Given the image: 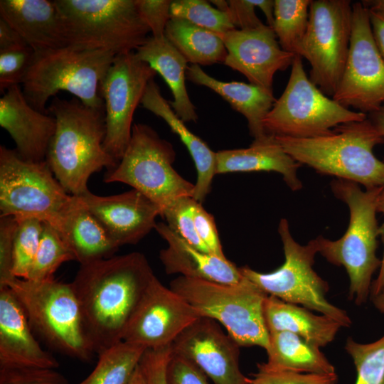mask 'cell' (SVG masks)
Listing matches in <instances>:
<instances>
[{
  "label": "cell",
  "mask_w": 384,
  "mask_h": 384,
  "mask_svg": "<svg viewBox=\"0 0 384 384\" xmlns=\"http://www.w3.org/2000/svg\"><path fill=\"white\" fill-rule=\"evenodd\" d=\"M154 276L146 257L138 252L80 265L71 284L95 353L122 341L125 328Z\"/></svg>",
  "instance_id": "1"
},
{
  "label": "cell",
  "mask_w": 384,
  "mask_h": 384,
  "mask_svg": "<svg viewBox=\"0 0 384 384\" xmlns=\"http://www.w3.org/2000/svg\"><path fill=\"white\" fill-rule=\"evenodd\" d=\"M47 111L55 117L56 126L46 161L65 190L80 196L89 191L87 183L93 174L117 164L103 147L105 110L88 107L76 97H55Z\"/></svg>",
  "instance_id": "2"
},
{
  "label": "cell",
  "mask_w": 384,
  "mask_h": 384,
  "mask_svg": "<svg viewBox=\"0 0 384 384\" xmlns=\"http://www.w3.org/2000/svg\"><path fill=\"white\" fill-rule=\"evenodd\" d=\"M274 137L294 160L319 174L353 181L366 188L384 186V161L373 154L374 147L383 144L384 138L368 119L340 124L317 137Z\"/></svg>",
  "instance_id": "3"
},
{
  "label": "cell",
  "mask_w": 384,
  "mask_h": 384,
  "mask_svg": "<svg viewBox=\"0 0 384 384\" xmlns=\"http://www.w3.org/2000/svg\"><path fill=\"white\" fill-rule=\"evenodd\" d=\"M331 188L335 197L348 206L349 224L338 240L316 237L319 253L330 263L345 268L350 280L349 297L361 305L368 299L372 277L381 265L376 255L380 235L376 213L383 187L363 191L355 182L336 178Z\"/></svg>",
  "instance_id": "4"
},
{
  "label": "cell",
  "mask_w": 384,
  "mask_h": 384,
  "mask_svg": "<svg viewBox=\"0 0 384 384\" xmlns=\"http://www.w3.org/2000/svg\"><path fill=\"white\" fill-rule=\"evenodd\" d=\"M116 55L97 49L67 45L35 52L22 82L28 103L48 113L46 105L59 91H67L84 105L105 110L100 83Z\"/></svg>",
  "instance_id": "5"
},
{
  "label": "cell",
  "mask_w": 384,
  "mask_h": 384,
  "mask_svg": "<svg viewBox=\"0 0 384 384\" xmlns=\"http://www.w3.org/2000/svg\"><path fill=\"white\" fill-rule=\"evenodd\" d=\"M170 288L200 315L221 324L240 346L267 349L269 331L264 317L267 294L244 277L235 284L179 276Z\"/></svg>",
  "instance_id": "6"
},
{
  "label": "cell",
  "mask_w": 384,
  "mask_h": 384,
  "mask_svg": "<svg viewBox=\"0 0 384 384\" xmlns=\"http://www.w3.org/2000/svg\"><path fill=\"white\" fill-rule=\"evenodd\" d=\"M9 287L22 304L34 329L58 352L88 361L95 353L71 283L54 278L33 282L14 277Z\"/></svg>",
  "instance_id": "7"
},
{
  "label": "cell",
  "mask_w": 384,
  "mask_h": 384,
  "mask_svg": "<svg viewBox=\"0 0 384 384\" xmlns=\"http://www.w3.org/2000/svg\"><path fill=\"white\" fill-rule=\"evenodd\" d=\"M68 45L116 55L134 52L150 29L135 0H55Z\"/></svg>",
  "instance_id": "8"
},
{
  "label": "cell",
  "mask_w": 384,
  "mask_h": 384,
  "mask_svg": "<svg viewBox=\"0 0 384 384\" xmlns=\"http://www.w3.org/2000/svg\"><path fill=\"white\" fill-rule=\"evenodd\" d=\"M176 152L150 126L133 124L128 146L117 166L105 173V183L127 184L154 202L162 212L178 198L193 196L195 184L174 168Z\"/></svg>",
  "instance_id": "9"
},
{
  "label": "cell",
  "mask_w": 384,
  "mask_h": 384,
  "mask_svg": "<svg viewBox=\"0 0 384 384\" xmlns=\"http://www.w3.org/2000/svg\"><path fill=\"white\" fill-rule=\"evenodd\" d=\"M75 201L46 161H28L0 146V216L35 218L58 230Z\"/></svg>",
  "instance_id": "10"
},
{
  "label": "cell",
  "mask_w": 384,
  "mask_h": 384,
  "mask_svg": "<svg viewBox=\"0 0 384 384\" xmlns=\"http://www.w3.org/2000/svg\"><path fill=\"white\" fill-rule=\"evenodd\" d=\"M287 86L264 119L270 135L297 139L331 133L345 123L362 121L366 114L352 111L329 98L307 77L302 57L295 55Z\"/></svg>",
  "instance_id": "11"
},
{
  "label": "cell",
  "mask_w": 384,
  "mask_h": 384,
  "mask_svg": "<svg viewBox=\"0 0 384 384\" xmlns=\"http://www.w3.org/2000/svg\"><path fill=\"white\" fill-rule=\"evenodd\" d=\"M278 233L283 245L284 263L270 273L259 272L247 266L241 267L242 276L267 295L301 304L336 321L341 326H350L351 320L346 311L327 300L329 284L313 269L315 255L319 252L316 239L305 245L299 244L293 238L285 218L280 220Z\"/></svg>",
  "instance_id": "12"
},
{
  "label": "cell",
  "mask_w": 384,
  "mask_h": 384,
  "mask_svg": "<svg viewBox=\"0 0 384 384\" xmlns=\"http://www.w3.org/2000/svg\"><path fill=\"white\" fill-rule=\"evenodd\" d=\"M352 3L314 0L299 56L310 63V80L326 96H334L341 81L350 46Z\"/></svg>",
  "instance_id": "13"
},
{
  "label": "cell",
  "mask_w": 384,
  "mask_h": 384,
  "mask_svg": "<svg viewBox=\"0 0 384 384\" xmlns=\"http://www.w3.org/2000/svg\"><path fill=\"white\" fill-rule=\"evenodd\" d=\"M157 73L134 52L119 54L100 83L105 106V150L117 162L130 141L133 116Z\"/></svg>",
  "instance_id": "14"
},
{
  "label": "cell",
  "mask_w": 384,
  "mask_h": 384,
  "mask_svg": "<svg viewBox=\"0 0 384 384\" xmlns=\"http://www.w3.org/2000/svg\"><path fill=\"white\" fill-rule=\"evenodd\" d=\"M332 99L365 114L384 105V60L373 38L368 9L362 2L352 3L348 55Z\"/></svg>",
  "instance_id": "15"
},
{
  "label": "cell",
  "mask_w": 384,
  "mask_h": 384,
  "mask_svg": "<svg viewBox=\"0 0 384 384\" xmlns=\"http://www.w3.org/2000/svg\"><path fill=\"white\" fill-rule=\"evenodd\" d=\"M200 317L188 302L154 276L125 328L122 341L146 349L169 346Z\"/></svg>",
  "instance_id": "16"
},
{
  "label": "cell",
  "mask_w": 384,
  "mask_h": 384,
  "mask_svg": "<svg viewBox=\"0 0 384 384\" xmlns=\"http://www.w3.org/2000/svg\"><path fill=\"white\" fill-rule=\"evenodd\" d=\"M240 346L218 322L200 317L171 343L172 351L202 370L215 384H250L239 366Z\"/></svg>",
  "instance_id": "17"
},
{
  "label": "cell",
  "mask_w": 384,
  "mask_h": 384,
  "mask_svg": "<svg viewBox=\"0 0 384 384\" xmlns=\"http://www.w3.org/2000/svg\"><path fill=\"white\" fill-rule=\"evenodd\" d=\"M218 36L228 53L224 64L244 75L250 83L267 90L273 91L275 73L287 69L295 57L281 48L274 30L267 25L235 28Z\"/></svg>",
  "instance_id": "18"
},
{
  "label": "cell",
  "mask_w": 384,
  "mask_h": 384,
  "mask_svg": "<svg viewBox=\"0 0 384 384\" xmlns=\"http://www.w3.org/2000/svg\"><path fill=\"white\" fill-rule=\"evenodd\" d=\"M78 197L118 247L140 241L155 229L161 213L158 205L134 188L105 196L89 191Z\"/></svg>",
  "instance_id": "19"
},
{
  "label": "cell",
  "mask_w": 384,
  "mask_h": 384,
  "mask_svg": "<svg viewBox=\"0 0 384 384\" xmlns=\"http://www.w3.org/2000/svg\"><path fill=\"white\" fill-rule=\"evenodd\" d=\"M0 126L10 134L22 159L46 161L55 131V119L33 107L19 85L7 89L0 98Z\"/></svg>",
  "instance_id": "20"
},
{
  "label": "cell",
  "mask_w": 384,
  "mask_h": 384,
  "mask_svg": "<svg viewBox=\"0 0 384 384\" xmlns=\"http://www.w3.org/2000/svg\"><path fill=\"white\" fill-rule=\"evenodd\" d=\"M58 366L55 358L35 338L28 316L13 291L0 287V367Z\"/></svg>",
  "instance_id": "21"
},
{
  "label": "cell",
  "mask_w": 384,
  "mask_h": 384,
  "mask_svg": "<svg viewBox=\"0 0 384 384\" xmlns=\"http://www.w3.org/2000/svg\"><path fill=\"white\" fill-rule=\"evenodd\" d=\"M155 230L167 243V247L159 253L167 274H180L188 278L228 284H238L243 279L240 267L226 257L196 249L166 223H157Z\"/></svg>",
  "instance_id": "22"
},
{
  "label": "cell",
  "mask_w": 384,
  "mask_h": 384,
  "mask_svg": "<svg viewBox=\"0 0 384 384\" xmlns=\"http://www.w3.org/2000/svg\"><path fill=\"white\" fill-rule=\"evenodd\" d=\"M0 17L34 52L68 45L64 24L55 1L1 0Z\"/></svg>",
  "instance_id": "23"
},
{
  "label": "cell",
  "mask_w": 384,
  "mask_h": 384,
  "mask_svg": "<svg viewBox=\"0 0 384 384\" xmlns=\"http://www.w3.org/2000/svg\"><path fill=\"white\" fill-rule=\"evenodd\" d=\"M186 78L194 84L212 90L242 114L247 119L253 141H264L270 137L263 122L276 101L273 91L251 83L218 80L207 74L198 65L188 67Z\"/></svg>",
  "instance_id": "24"
},
{
  "label": "cell",
  "mask_w": 384,
  "mask_h": 384,
  "mask_svg": "<svg viewBox=\"0 0 384 384\" xmlns=\"http://www.w3.org/2000/svg\"><path fill=\"white\" fill-rule=\"evenodd\" d=\"M215 174L232 172L274 171L293 191H299L302 183L297 176L301 164L287 154L273 135L264 141H253L248 148L220 150L215 152Z\"/></svg>",
  "instance_id": "25"
},
{
  "label": "cell",
  "mask_w": 384,
  "mask_h": 384,
  "mask_svg": "<svg viewBox=\"0 0 384 384\" xmlns=\"http://www.w3.org/2000/svg\"><path fill=\"white\" fill-rule=\"evenodd\" d=\"M141 104L143 107L163 119L186 146L197 174L193 198L202 203L210 193L213 177L216 175L215 152L187 128L185 122L174 112L169 102L163 97L154 79L149 82Z\"/></svg>",
  "instance_id": "26"
},
{
  "label": "cell",
  "mask_w": 384,
  "mask_h": 384,
  "mask_svg": "<svg viewBox=\"0 0 384 384\" xmlns=\"http://www.w3.org/2000/svg\"><path fill=\"white\" fill-rule=\"evenodd\" d=\"M136 56L159 73L169 87L173 100L169 103L184 122H196L198 114L186 85L188 62L164 37H149L135 51Z\"/></svg>",
  "instance_id": "27"
},
{
  "label": "cell",
  "mask_w": 384,
  "mask_h": 384,
  "mask_svg": "<svg viewBox=\"0 0 384 384\" xmlns=\"http://www.w3.org/2000/svg\"><path fill=\"white\" fill-rule=\"evenodd\" d=\"M263 310L269 332H291L319 348L331 343L342 327L325 315H316L305 307L272 295L265 298Z\"/></svg>",
  "instance_id": "28"
},
{
  "label": "cell",
  "mask_w": 384,
  "mask_h": 384,
  "mask_svg": "<svg viewBox=\"0 0 384 384\" xmlns=\"http://www.w3.org/2000/svg\"><path fill=\"white\" fill-rule=\"evenodd\" d=\"M57 231L80 265L112 257L119 248L78 196Z\"/></svg>",
  "instance_id": "29"
},
{
  "label": "cell",
  "mask_w": 384,
  "mask_h": 384,
  "mask_svg": "<svg viewBox=\"0 0 384 384\" xmlns=\"http://www.w3.org/2000/svg\"><path fill=\"white\" fill-rule=\"evenodd\" d=\"M269 366L299 373H336L320 348L288 331H270L266 349Z\"/></svg>",
  "instance_id": "30"
},
{
  "label": "cell",
  "mask_w": 384,
  "mask_h": 384,
  "mask_svg": "<svg viewBox=\"0 0 384 384\" xmlns=\"http://www.w3.org/2000/svg\"><path fill=\"white\" fill-rule=\"evenodd\" d=\"M164 36L191 65L224 63L228 54L223 41L216 34L186 19L171 17Z\"/></svg>",
  "instance_id": "31"
},
{
  "label": "cell",
  "mask_w": 384,
  "mask_h": 384,
  "mask_svg": "<svg viewBox=\"0 0 384 384\" xmlns=\"http://www.w3.org/2000/svg\"><path fill=\"white\" fill-rule=\"evenodd\" d=\"M146 348L120 341L99 354L93 370L78 384H127Z\"/></svg>",
  "instance_id": "32"
},
{
  "label": "cell",
  "mask_w": 384,
  "mask_h": 384,
  "mask_svg": "<svg viewBox=\"0 0 384 384\" xmlns=\"http://www.w3.org/2000/svg\"><path fill=\"white\" fill-rule=\"evenodd\" d=\"M311 0H274L273 30L281 48L299 55L306 35Z\"/></svg>",
  "instance_id": "33"
},
{
  "label": "cell",
  "mask_w": 384,
  "mask_h": 384,
  "mask_svg": "<svg viewBox=\"0 0 384 384\" xmlns=\"http://www.w3.org/2000/svg\"><path fill=\"white\" fill-rule=\"evenodd\" d=\"M72 260L75 257L57 230L43 223L40 244L26 279L43 282L53 279L63 263Z\"/></svg>",
  "instance_id": "34"
},
{
  "label": "cell",
  "mask_w": 384,
  "mask_h": 384,
  "mask_svg": "<svg viewBox=\"0 0 384 384\" xmlns=\"http://www.w3.org/2000/svg\"><path fill=\"white\" fill-rule=\"evenodd\" d=\"M345 349L356 366L355 384H384V335L370 343L348 338Z\"/></svg>",
  "instance_id": "35"
},
{
  "label": "cell",
  "mask_w": 384,
  "mask_h": 384,
  "mask_svg": "<svg viewBox=\"0 0 384 384\" xmlns=\"http://www.w3.org/2000/svg\"><path fill=\"white\" fill-rule=\"evenodd\" d=\"M171 17L181 18L215 34L227 33L236 28L229 16L210 1L204 0H176L171 4Z\"/></svg>",
  "instance_id": "36"
},
{
  "label": "cell",
  "mask_w": 384,
  "mask_h": 384,
  "mask_svg": "<svg viewBox=\"0 0 384 384\" xmlns=\"http://www.w3.org/2000/svg\"><path fill=\"white\" fill-rule=\"evenodd\" d=\"M17 221L12 274L15 277L26 279L40 244L43 222L35 218H19Z\"/></svg>",
  "instance_id": "37"
},
{
  "label": "cell",
  "mask_w": 384,
  "mask_h": 384,
  "mask_svg": "<svg viewBox=\"0 0 384 384\" xmlns=\"http://www.w3.org/2000/svg\"><path fill=\"white\" fill-rule=\"evenodd\" d=\"M193 202L194 198L191 196L178 198L164 210L161 217L171 229L189 244L201 251L210 253L196 229L193 215Z\"/></svg>",
  "instance_id": "38"
},
{
  "label": "cell",
  "mask_w": 384,
  "mask_h": 384,
  "mask_svg": "<svg viewBox=\"0 0 384 384\" xmlns=\"http://www.w3.org/2000/svg\"><path fill=\"white\" fill-rule=\"evenodd\" d=\"M257 371L250 378V384H336V373L319 374L299 373L274 368L267 363L257 364Z\"/></svg>",
  "instance_id": "39"
},
{
  "label": "cell",
  "mask_w": 384,
  "mask_h": 384,
  "mask_svg": "<svg viewBox=\"0 0 384 384\" xmlns=\"http://www.w3.org/2000/svg\"><path fill=\"white\" fill-rule=\"evenodd\" d=\"M28 45L0 50V90L22 84L34 55Z\"/></svg>",
  "instance_id": "40"
},
{
  "label": "cell",
  "mask_w": 384,
  "mask_h": 384,
  "mask_svg": "<svg viewBox=\"0 0 384 384\" xmlns=\"http://www.w3.org/2000/svg\"><path fill=\"white\" fill-rule=\"evenodd\" d=\"M0 384H68L53 368L0 367Z\"/></svg>",
  "instance_id": "41"
},
{
  "label": "cell",
  "mask_w": 384,
  "mask_h": 384,
  "mask_svg": "<svg viewBox=\"0 0 384 384\" xmlns=\"http://www.w3.org/2000/svg\"><path fill=\"white\" fill-rule=\"evenodd\" d=\"M171 354V345L145 350L139 363L144 384H170L167 369Z\"/></svg>",
  "instance_id": "42"
},
{
  "label": "cell",
  "mask_w": 384,
  "mask_h": 384,
  "mask_svg": "<svg viewBox=\"0 0 384 384\" xmlns=\"http://www.w3.org/2000/svg\"><path fill=\"white\" fill-rule=\"evenodd\" d=\"M170 0H135L138 11L156 38L164 37L165 30L171 18Z\"/></svg>",
  "instance_id": "43"
},
{
  "label": "cell",
  "mask_w": 384,
  "mask_h": 384,
  "mask_svg": "<svg viewBox=\"0 0 384 384\" xmlns=\"http://www.w3.org/2000/svg\"><path fill=\"white\" fill-rule=\"evenodd\" d=\"M210 2L228 14L237 29H253L264 24L256 15L255 6L250 0H213Z\"/></svg>",
  "instance_id": "44"
},
{
  "label": "cell",
  "mask_w": 384,
  "mask_h": 384,
  "mask_svg": "<svg viewBox=\"0 0 384 384\" xmlns=\"http://www.w3.org/2000/svg\"><path fill=\"white\" fill-rule=\"evenodd\" d=\"M18 226L12 216H0V287L13 279L14 241Z\"/></svg>",
  "instance_id": "45"
},
{
  "label": "cell",
  "mask_w": 384,
  "mask_h": 384,
  "mask_svg": "<svg viewBox=\"0 0 384 384\" xmlns=\"http://www.w3.org/2000/svg\"><path fill=\"white\" fill-rule=\"evenodd\" d=\"M194 199L193 215L197 233L210 253L226 257L223 253L213 216Z\"/></svg>",
  "instance_id": "46"
},
{
  "label": "cell",
  "mask_w": 384,
  "mask_h": 384,
  "mask_svg": "<svg viewBox=\"0 0 384 384\" xmlns=\"http://www.w3.org/2000/svg\"><path fill=\"white\" fill-rule=\"evenodd\" d=\"M170 384H208L206 375L186 358L174 353L167 369Z\"/></svg>",
  "instance_id": "47"
},
{
  "label": "cell",
  "mask_w": 384,
  "mask_h": 384,
  "mask_svg": "<svg viewBox=\"0 0 384 384\" xmlns=\"http://www.w3.org/2000/svg\"><path fill=\"white\" fill-rule=\"evenodd\" d=\"M25 45H27V43L22 37L4 20L0 18V50Z\"/></svg>",
  "instance_id": "48"
},
{
  "label": "cell",
  "mask_w": 384,
  "mask_h": 384,
  "mask_svg": "<svg viewBox=\"0 0 384 384\" xmlns=\"http://www.w3.org/2000/svg\"><path fill=\"white\" fill-rule=\"evenodd\" d=\"M378 212H380L384 215V186L380 193L378 201ZM379 235H381L382 240L384 243V223L381 227H379ZM384 289V252L383 256L381 260V265L378 275L375 281L371 284L370 294L371 297L379 294Z\"/></svg>",
  "instance_id": "49"
},
{
  "label": "cell",
  "mask_w": 384,
  "mask_h": 384,
  "mask_svg": "<svg viewBox=\"0 0 384 384\" xmlns=\"http://www.w3.org/2000/svg\"><path fill=\"white\" fill-rule=\"evenodd\" d=\"M368 11L373 38L384 60V16L370 10Z\"/></svg>",
  "instance_id": "50"
},
{
  "label": "cell",
  "mask_w": 384,
  "mask_h": 384,
  "mask_svg": "<svg viewBox=\"0 0 384 384\" xmlns=\"http://www.w3.org/2000/svg\"><path fill=\"white\" fill-rule=\"evenodd\" d=\"M255 7L260 8L265 14L267 26L272 28L274 25V1L272 0H250ZM273 29V28H272Z\"/></svg>",
  "instance_id": "51"
},
{
  "label": "cell",
  "mask_w": 384,
  "mask_h": 384,
  "mask_svg": "<svg viewBox=\"0 0 384 384\" xmlns=\"http://www.w3.org/2000/svg\"><path fill=\"white\" fill-rule=\"evenodd\" d=\"M370 119L380 134L384 138V105L376 112L370 113Z\"/></svg>",
  "instance_id": "52"
},
{
  "label": "cell",
  "mask_w": 384,
  "mask_h": 384,
  "mask_svg": "<svg viewBox=\"0 0 384 384\" xmlns=\"http://www.w3.org/2000/svg\"><path fill=\"white\" fill-rule=\"evenodd\" d=\"M362 3L368 10L384 16V0H367Z\"/></svg>",
  "instance_id": "53"
},
{
  "label": "cell",
  "mask_w": 384,
  "mask_h": 384,
  "mask_svg": "<svg viewBox=\"0 0 384 384\" xmlns=\"http://www.w3.org/2000/svg\"><path fill=\"white\" fill-rule=\"evenodd\" d=\"M375 307L384 314V289L377 295L371 297Z\"/></svg>",
  "instance_id": "54"
},
{
  "label": "cell",
  "mask_w": 384,
  "mask_h": 384,
  "mask_svg": "<svg viewBox=\"0 0 384 384\" xmlns=\"http://www.w3.org/2000/svg\"><path fill=\"white\" fill-rule=\"evenodd\" d=\"M127 384H144V380L139 365Z\"/></svg>",
  "instance_id": "55"
}]
</instances>
